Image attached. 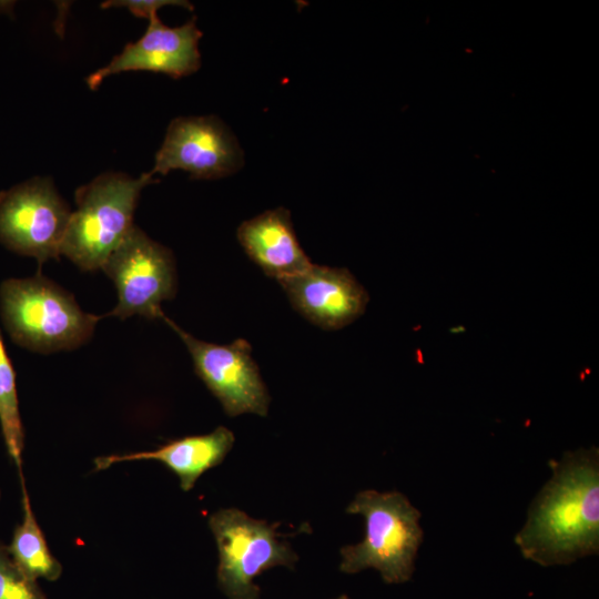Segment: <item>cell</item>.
Here are the masks:
<instances>
[{"label":"cell","instance_id":"obj_13","mask_svg":"<svg viewBox=\"0 0 599 599\" xmlns=\"http://www.w3.org/2000/svg\"><path fill=\"white\" fill-rule=\"evenodd\" d=\"M236 235L248 257L277 281L300 274L312 265L297 241L291 214L284 207L244 221Z\"/></svg>","mask_w":599,"mask_h":599},{"label":"cell","instance_id":"obj_1","mask_svg":"<svg viewBox=\"0 0 599 599\" xmlns=\"http://www.w3.org/2000/svg\"><path fill=\"white\" fill-rule=\"evenodd\" d=\"M549 466L515 544L539 566H566L599 551V450L566 451Z\"/></svg>","mask_w":599,"mask_h":599},{"label":"cell","instance_id":"obj_6","mask_svg":"<svg viewBox=\"0 0 599 599\" xmlns=\"http://www.w3.org/2000/svg\"><path fill=\"white\" fill-rule=\"evenodd\" d=\"M101 270L113 281L118 304L109 313L122 319L133 315L162 318L161 303L176 292L172 252L134 225L104 261Z\"/></svg>","mask_w":599,"mask_h":599},{"label":"cell","instance_id":"obj_9","mask_svg":"<svg viewBox=\"0 0 599 599\" xmlns=\"http://www.w3.org/2000/svg\"><path fill=\"white\" fill-rule=\"evenodd\" d=\"M243 165V152L231 130L215 115L173 119L150 174L183 170L194 180L231 175Z\"/></svg>","mask_w":599,"mask_h":599},{"label":"cell","instance_id":"obj_5","mask_svg":"<svg viewBox=\"0 0 599 599\" xmlns=\"http://www.w3.org/2000/svg\"><path fill=\"white\" fill-rule=\"evenodd\" d=\"M219 564L216 579L227 599H261L254 579L274 567L293 569L298 556L278 538L277 524L252 518L237 508H222L209 518Z\"/></svg>","mask_w":599,"mask_h":599},{"label":"cell","instance_id":"obj_16","mask_svg":"<svg viewBox=\"0 0 599 599\" xmlns=\"http://www.w3.org/2000/svg\"><path fill=\"white\" fill-rule=\"evenodd\" d=\"M0 599H50L14 562L0 541Z\"/></svg>","mask_w":599,"mask_h":599},{"label":"cell","instance_id":"obj_2","mask_svg":"<svg viewBox=\"0 0 599 599\" xmlns=\"http://www.w3.org/2000/svg\"><path fill=\"white\" fill-rule=\"evenodd\" d=\"M365 520V536L341 549L339 570L357 573L375 569L383 581L400 585L412 579L423 542L420 511L399 491H359L346 508Z\"/></svg>","mask_w":599,"mask_h":599},{"label":"cell","instance_id":"obj_11","mask_svg":"<svg viewBox=\"0 0 599 599\" xmlns=\"http://www.w3.org/2000/svg\"><path fill=\"white\" fill-rule=\"evenodd\" d=\"M293 306L312 323L327 329L346 326L366 308L368 295L345 268L312 265L280 280Z\"/></svg>","mask_w":599,"mask_h":599},{"label":"cell","instance_id":"obj_14","mask_svg":"<svg viewBox=\"0 0 599 599\" xmlns=\"http://www.w3.org/2000/svg\"><path fill=\"white\" fill-rule=\"evenodd\" d=\"M19 476L23 516L21 522L14 528L11 542L8 545L9 554L30 579L55 581L62 575V565L51 554L43 532L37 522L22 470L19 471Z\"/></svg>","mask_w":599,"mask_h":599},{"label":"cell","instance_id":"obj_19","mask_svg":"<svg viewBox=\"0 0 599 599\" xmlns=\"http://www.w3.org/2000/svg\"><path fill=\"white\" fill-rule=\"evenodd\" d=\"M1 495V494H0Z\"/></svg>","mask_w":599,"mask_h":599},{"label":"cell","instance_id":"obj_18","mask_svg":"<svg viewBox=\"0 0 599 599\" xmlns=\"http://www.w3.org/2000/svg\"><path fill=\"white\" fill-rule=\"evenodd\" d=\"M334 599H351L347 595H341Z\"/></svg>","mask_w":599,"mask_h":599},{"label":"cell","instance_id":"obj_10","mask_svg":"<svg viewBox=\"0 0 599 599\" xmlns=\"http://www.w3.org/2000/svg\"><path fill=\"white\" fill-rule=\"evenodd\" d=\"M202 35L195 17L171 28L154 14L149 18L144 34L126 43L106 65L92 72L85 80L87 84L97 90L105 78L126 71L160 72L174 79L190 75L201 67L199 42Z\"/></svg>","mask_w":599,"mask_h":599},{"label":"cell","instance_id":"obj_4","mask_svg":"<svg viewBox=\"0 0 599 599\" xmlns=\"http://www.w3.org/2000/svg\"><path fill=\"white\" fill-rule=\"evenodd\" d=\"M158 182L150 172L132 177L105 172L74 192L72 212L60 254L81 271L101 268L108 256L134 226L133 215L141 191Z\"/></svg>","mask_w":599,"mask_h":599},{"label":"cell","instance_id":"obj_17","mask_svg":"<svg viewBox=\"0 0 599 599\" xmlns=\"http://www.w3.org/2000/svg\"><path fill=\"white\" fill-rule=\"evenodd\" d=\"M164 6H180L193 10L192 3L181 0H110L101 3V8L122 7L135 17L148 19Z\"/></svg>","mask_w":599,"mask_h":599},{"label":"cell","instance_id":"obj_15","mask_svg":"<svg viewBox=\"0 0 599 599\" xmlns=\"http://www.w3.org/2000/svg\"><path fill=\"white\" fill-rule=\"evenodd\" d=\"M0 426L7 451L18 468L22 469L24 430L19 412L16 373L0 333Z\"/></svg>","mask_w":599,"mask_h":599},{"label":"cell","instance_id":"obj_3","mask_svg":"<svg viewBox=\"0 0 599 599\" xmlns=\"http://www.w3.org/2000/svg\"><path fill=\"white\" fill-rule=\"evenodd\" d=\"M0 313L16 344L43 354L85 344L101 318L83 312L69 292L40 274L3 281Z\"/></svg>","mask_w":599,"mask_h":599},{"label":"cell","instance_id":"obj_7","mask_svg":"<svg viewBox=\"0 0 599 599\" xmlns=\"http://www.w3.org/2000/svg\"><path fill=\"white\" fill-rule=\"evenodd\" d=\"M71 214L51 177H32L0 192V243L39 265L59 260Z\"/></svg>","mask_w":599,"mask_h":599},{"label":"cell","instance_id":"obj_8","mask_svg":"<svg viewBox=\"0 0 599 599\" xmlns=\"http://www.w3.org/2000/svg\"><path fill=\"white\" fill-rule=\"evenodd\" d=\"M162 319L181 337L192 357L195 373L227 416L246 413L267 415L270 396L251 356L247 341L238 338L227 345H216L195 338L165 315Z\"/></svg>","mask_w":599,"mask_h":599},{"label":"cell","instance_id":"obj_12","mask_svg":"<svg viewBox=\"0 0 599 599\" xmlns=\"http://www.w3.org/2000/svg\"><path fill=\"white\" fill-rule=\"evenodd\" d=\"M234 441L233 433L219 426L209 434L175 439L154 450L99 456L93 463L95 470H104L125 461L155 460L174 473L181 489L189 491L206 470L224 460Z\"/></svg>","mask_w":599,"mask_h":599}]
</instances>
